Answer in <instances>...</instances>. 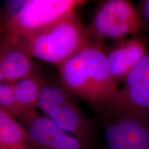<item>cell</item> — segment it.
Masks as SVG:
<instances>
[{"instance_id": "7a4b0ae2", "label": "cell", "mask_w": 149, "mask_h": 149, "mask_svg": "<svg viewBox=\"0 0 149 149\" xmlns=\"http://www.w3.org/2000/svg\"><path fill=\"white\" fill-rule=\"evenodd\" d=\"M16 40L32 57L58 66L90 42L86 27L75 11L39 32Z\"/></svg>"}, {"instance_id": "5b68a950", "label": "cell", "mask_w": 149, "mask_h": 149, "mask_svg": "<svg viewBox=\"0 0 149 149\" xmlns=\"http://www.w3.org/2000/svg\"><path fill=\"white\" fill-rule=\"evenodd\" d=\"M146 28L137 7L128 0H107L99 3L86 31L90 41L103 43L141 35Z\"/></svg>"}, {"instance_id": "5bb4252c", "label": "cell", "mask_w": 149, "mask_h": 149, "mask_svg": "<svg viewBox=\"0 0 149 149\" xmlns=\"http://www.w3.org/2000/svg\"><path fill=\"white\" fill-rule=\"evenodd\" d=\"M138 9L145 24L149 26V0H143L139 3Z\"/></svg>"}, {"instance_id": "ba28073f", "label": "cell", "mask_w": 149, "mask_h": 149, "mask_svg": "<svg viewBox=\"0 0 149 149\" xmlns=\"http://www.w3.org/2000/svg\"><path fill=\"white\" fill-rule=\"evenodd\" d=\"M107 149H149V117H103Z\"/></svg>"}, {"instance_id": "9c48e42d", "label": "cell", "mask_w": 149, "mask_h": 149, "mask_svg": "<svg viewBox=\"0 0 149 149\" xmlns=\"http://www.w3.org/2000/svg\"><path fill=\"white\" fill-rule=\"evenodd\" d=\"M148 53V42L143 35L117 40L106 48L112 74L117 84L124 82L130 70Z\"/></svg>"}, {"instance_id": "8fae6325", "label": "cell", "mask_w": 149, "mask_h": 149, "mask_svg": "<svg viewBox=\"0 0 149 149\" xmlns=\"http://www.w3.org/2000/svg\"><path fill=\"white\" fill-rule=\"evenodd\" d=\"M0 149H35L19 122L1 109Z\"/></svg>"}, {"instance_id": "6da1fadb", "label": "cell", "mask_w": 149, "mask_h": 149, "mask_svg": "<svg viewBox=\"0 0 149 149\" xmlns=\"http://www.w3.org/2000/svg\"><path fill=\"white\" fill-rule=\"evenodd\" d=\"M59 81L74 97L103 111L119 91L103 43L90 41L59 66Z\"/></svg>"}, {"instance_id": "8992f818", "label": "cell", "mask_w": 149, "mask_h": 149, "mask_svg": "<svg viewBox=\"0 0 149 149\" xmlns=\"http://www.w3.org/2000/svg\"><path fill=\"white\" fill-rule=\"evenodd\" d=\"M100 114L102 118L121 115L149 117V52L130 70L122 88Z\"/></svg>"}, {"instance_id": "3957f363", "label": "cell", "mask_w": 149, "mask_h": 149, "mask_svg": "<svg viewBox=\"0 0 149 149\" xmlns=\"http://www.w3.org/2000/svg\"><path fill=\"white\" fill-rule=\"evenodd\" d=\"M38 109L59 127L93 147L95 126L80 108L74 96L60 81L44 79Z\"/></svg>"}, {"instance_id": "52a82bcc", "label": "cell", "mask_w": 149, "mask_h": 149, "mask_svg": "<svg viewBox=\"0 0 149 149\" xmlns=\"http://www.w3.org/2000/svg\"><path fill=\"white\" fill-rule=\"evenodd\" d=\"M18 121L35 149H93L37 111L24 114Z\"/></svg>"}, {"instance_id": "7c38bea8", "label": "cell", "mask_w": 149, "mask_h": 149, "mask_svg": "<svg viewBox=\"0 0 149 149\" xmlns=\"http://www.w3.org/2000/svg\"><path fill=\"white\" fill-rule=\"evenodd\" d=\"M43 80L44 78L34 72L13 82L15 95L22 113L19 119L24 114L38 109Z\"/></svg>"}, {"instance_id": "277c9868", "label": "cell", "mask_w": 149, "mask_h": 149, "mask_svg": "<svg viewBox=\"0 0 149 149\" xmlns=\"http://www.w3.org/2000/svg\"><path fill=\"white\" fill-rule=\"evenodd\" d=\"M86 3L81 0H29L9 14L0 13V37L18 39L48 27Z\"/></svg>"}, {"instance_id": "4fadbf2b", "label": "cell", "mask_w": 149, "mask_h": 149, "mask_svg": "<svg viewBox=\"0 0 149 149\" xmlns=\"http://www.w3.org/2000/svg\"><path fill=\"white\" fill-rule=\"evenodd\" d=\"M0 109L19 120L22 113L15 95L13 82L0 84Z\"/></svg>"}, {"instance_id": "30bf717a", "label": "cell", "mask_w": 149, "mask_h": 149, "mask_svg": "<svg viewBox=\"0 0 149 149\" xmlns=\"http://www.w3.org/2000/svg\"><path fill=\"white\" fill-rule=\"evenodd\" d=\"M32 58L16 39L6 35L0 37V70L6 82H13L35 72Z\"/></svg>"}]
</instances>
